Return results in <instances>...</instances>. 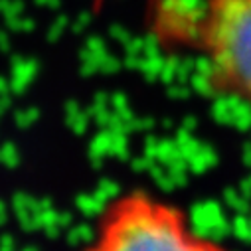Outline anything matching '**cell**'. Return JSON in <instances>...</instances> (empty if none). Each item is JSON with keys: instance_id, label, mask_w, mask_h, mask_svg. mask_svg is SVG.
Segmentation results:
<instances>
[{"instance_id": "1", "label": "cell", "mask_w": 251, "mask_h": 251, "mask_svg": "<svg viewBox=\"0 0 251 251\" xmlns=\"http://www.w3.org/2000/svg\"><path fill=\"white\" fill-rule=\"evenodd\" d=\"M95 251H218V241L202 237L188 214L147 190L113 198L93 226Z\"/></svg>"}, {"instance_id": "2", "label": "cell", "mask_w": 251, "mask_h": 251, "mask_svg": "<svg viewBox=\"0 0 251 251\" xmlns=\"http://www.w3.org/2000/svg\"><path fill=\"white\" fill-rule=\"evenodd\" d=\"M206 61V83L251 111V0H204L188 40Z\"/></svg>"}]
</instances>
